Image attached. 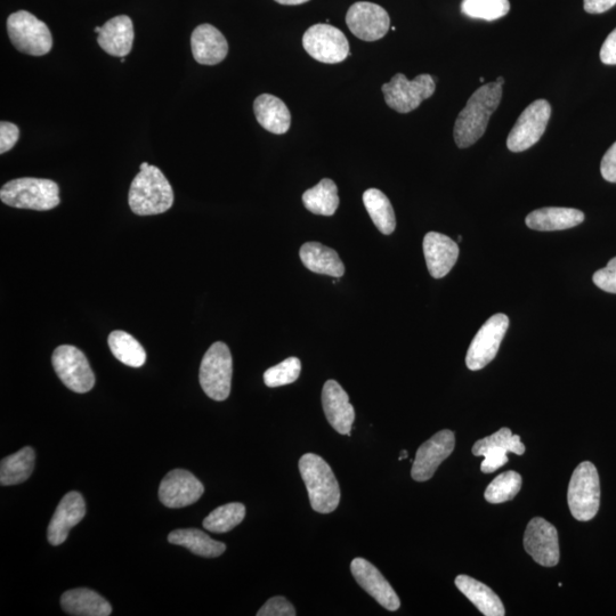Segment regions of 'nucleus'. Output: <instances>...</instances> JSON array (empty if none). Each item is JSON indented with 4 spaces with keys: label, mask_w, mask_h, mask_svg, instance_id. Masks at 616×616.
Returning <instances> with one entry per match:
<instances>
[{
    "label": "nucleus",
    "mask_w": 616,
    "mask_h": 616,
    "mask_svg": "<svg viewBox=\"0 0 616 616\" xmlns=\"http://www.w3.org/2000/svg\"><path fill=\"white\" fill-rule=\"evenodd\" d=\"M168 541L173 545L188 548L193 554L207 558L221 556L226 550L223 542L216 541L197 529L175 530L169 534Z\"/></svg>",
    "instance_id": "nucleus-28"
},
{
    "label": "nucleus",
    "mask_w": 616,
    "mask_h": 616,
    "mask_svg": "<svg viewBox=\"0 0 616 616\" xmlns=\"http://www.w3.org/2000/svg\"><path fill=\"white\" fill-rule=\"evenodd\" d=\"M205 486L196 476L184 469H174L162 480L159 499L168 508H184L197 502Z\"/></svg>",
    "instance_id": "nucleus-15"
},
{
    "label": "nucleus",
    "mask_w": 616,
    "mask_h": 616,
    "mask_svg": "<svg viewBox=\"0 0 616 616\" xmlns=\"http://www.w3.org/2000/svg\"><path fill=\"white\" fill-rule=\"evenodd\" d=\"M424 255L429 273L434 279H442L458 261V243L448 235L429 232L424 238Z\"/></svg>",
    "instance_id": "nucleus-20"
},
{
    "label": "nucleus",
    "mask_w": 616,
    "mask_h": 616,
    "mask_svg": "<svg viewBox=\"0 0 616 616\" xmlns=\"http://www.w3.org/2000/svg\"><path fill=\"white\" fill-rule=\"evenodd\" d=\"M305 51L316 61L336 64L350 55V44L342 31L330 24H315L303 37Z\"/></svg>",
    "instance_id": "nucleus-12"
},
{
    "label": "nucleus",
    "mask_w": 616,
    "mask_h": 616,
    "mask_svg": "<svg viewBox=\"0 0 616 616\" xmlns=\"http://www.w3.org/2000/svg\"><path fill=\"white\" fill-rule=\"evenodd\" d=\"M128 201L136 215H159L172 208L174 192L164 173L150 165L134 178Z\"/></svg>",
    "instance_id": "nucleus-2"
},
{
    "label": "nucleus",
    "mask_w": 616,
    "mask_h": 616,
    "mask_svg": "<svg viewBox=\"0 0 616 616\" xmlns=\"http://www.w3.org/2000/svg\"><path fill=\"white\" fill-rule=\"evenodd\" d=\"M585 221V214L578 209L547 207L534 210L526 217L530 229L550 232L575 228Z\"/></svg>",
    "instance_id": "nucleus-23"
},
{
    "label": "nucleus",
    "mask_w": 616,
    "mask_h": 616,
    "mask_svg": "<svg viewBox=\"0 0 616 616\" xmlns=\"http://www.w3.org/2000/svg\"><path fill=\"white\" fill-rule=\"evenodd\" d=\"M510 11L509 0H462L461 12L468 18L496 21Z\"/></svg>",
    "instance_id": "nucleus-35"
},
{
    "label": "nucleus",
    "mask_w": 616,
    "mask_h": 616,
    "mask_svg": "<svg viewBox=\"0 0 616 616\" xmlns=\"http://www.w3.org/2000/svg\"><path fill=\"white\" fill-rule=\"evenodd\" d=\"M435 89L432 76L420 75L409 80L403 74L395 75L382 87L388 107L400 113L418 109L421 103L435 93Z\"/></svg>",
    "instance_id": "nucleus-8"
},
{
    "label": "nucleus",
    "mask_w": 616,
    "mask_h": 616,
    "mask_svg": "<svg viewBox=\"0 0 616 616\" xmlns=\"http://www.w3.org/2000/svg\"><path fill=\"white\" fill-rule=\"evenodd\" d=\"M7 32L16 50L32 56L50 53L53 37L43 21L27 11H19L7 19Z\"/></svg>",
    "instance_id": "nucleus-7"
},
{
    "label": "nucleus",
    "mask_w": 616,
    "mask_h": 616,
    "mask_svg": "<svg viewBox=\"0 0 616 616\" xmlns=\"http://www.w3.org/2000/svg\"><path fill=\"white\" fill-rule=\"evenodd\" d=\"M595 285L606 293L616 294V257L604 269L594 274Z\"/></svg>",
    "instance_id": "nucleus-40"
},
{
    "label": "nucleus",
    "mask_w": 616,
    "mask_h": 616,
    "mask_svg": "<svg viewBox=\"0 0 616 616\" xmlns=\"http://www.w3.org/2000/svg\"><path fill=\"white\" fill-rule=\"evenodd\" d=\"M510 452L505 445H494L483 452L484 460L481 465V470L484 474L496 472L499 468L506 465L508 462L507 453Z\"/></svg>",
    "instance_id": "nucleus-38"
},
{
    "label": "nucleus",
    "mask_w": 616,
    "mask_h": 616,
    "mask_svg": "<svg viewBox=\"0 0 616 616\" xmlns=\"http://www.w3.org/2000/svg\"><path fill=\"white\" fill-rule=\"evenodd\" d=\"M97 42L102 50L112 56L125 58L131 53L134 43L133 21L127 15H119L105 22Z\"/></svg>",
    "instance_id": "nucleus-22"
},
{
    "label": "nucleus",
    "mask_w": 616,
    "mask_h": 616,
    "mask_svg": "<svg viewBox=\"0 0 616 616\" xmlns=\"http://www.w3.org/2000/svg\"><path fill=\"white\" fill-rule=\"evenodd\" d=\"M521 488V475L510 470L494 478L485 490L484 497L490 504H502V502L513 500Z\"/></svg>",
    "instance_id": "nucleus-34"
},
{
    "label": "nucleus",
    "mask_w": 616,
    "mask_h": 616,
    "mask_svg": "<svg viewBox=\"0 0 616 616\" xmlns=\"http://www.w3.org/2000/svg\"><path fill=\"white\" fill-rule=\"evenodd\" d=\"M351 571L360 587L366 590L371 597H374L377 603L385 607L386 610L394 612L400 609L399 596L396 595L395 590L375 565H372L367 559L355 558L351 564Z\"/></svg>",
    "instance_id": "nucleus-17"
},
{
    "label": "nucleus",
    "mask_w": 616,
    "mask_h": 616,
    "mask_svg": "<svg viewBox=\"0 0 616 616\" xmlns=\"http://www.w3.org/2000/svg\"><path fill=\"white\" fill-rule=\"evenodd\" d=\"M246 507L239 502L216 508L204 521V528L214 533H225L237 528L245 520Z\"/></svg>",
    "instance_id": "nucleus-33"
},
{
    "label": "nucleus",
    "mask_w": 616,
    "mask_h": 616,
    "mask_svg": "<svg viewBox=\"0 0 616 616\" xmlns=\"http://www.w3.org/2000/svg\"><path fill=\"white\" fill-rule=\"evenodd\" d=\"M301 371V360L289 358L267 370L264 374V383L271 388L293 384L301 376Z\"/></svg>",
    "instance_id": "nucleus-37"
},
{
    "label": "nucleus",
    "mask_w": 616,
    "mask_h": 616,
    "mask_svg": "<svg viewBox=\"0 0 616 616\" xmlns=\"http://www.w3.org/2000/svg\"><path fill=\"white\" fill-rule=\"evenodd\" d=\"M275 2H277V3L281 4V5L295 6V5L305 4L307 2H310V0H275Z\"/></svg>",
    "instance_id": "nucleus-45"
},
{
    "label": "nucleus",
    "mask_w": 616,
    "mask_h": 616,
    "mask_svg": "<svg viewBox=\"0 0 616 616\" xmlns=\"http://www.w3.org/2000/svg\"><path fill=\"white\" fill-rule=\"evenodd\" d=\"M497 83H498V84H500V85H504V83H505L504 78L499 77V78L497 79Z\"/></svg>",
    "instance_id": "nucleus-47"
},
{
    "label": "nucleus",
    "mask_w": 616,
    "mask_h": 616,
    "mask_svg": "<svg viewBox=\"0 0 616 616\" xmlns=\"http://www.w3.org/2000/svg\"><path fill=\"white\" fill-rule=\"evenodd\" d=\"M56 375L72 392L84 394L94 387L95 376L83 352L71 345H62L53 353Z\"/></svg>",
    "instance_id": "nucleus-9"
},
{
    "label": "nucleus",
    "mask_w": 616,
    "mask_h": 616,
    "mask_svg": "<svg viewBox=\"0 0 616 616\" xmlns=\"http://www.w3.org/2000/svg\"><path fill=\"white\" fill-rule=\"evenodd\" d=\"M502 99V85L497 81L477 89L470 96L466 107L460 112L453 129L456 144L460 149L472 147L485 134L490 118Z\"/></svg>",
    "instance_id": "nucleus-1"
},
{
    "label": "nucleus",
    "mask_w": 616,
    "mask_h": 616,
    "mask_svg": "<svg viewBox=\"0 0 616 616\" xmlns=\"http://www.w3.org/2000/svg\"><path fill=\"white\" fill-rule=\"evenodd\" d=\"M601 60L607 66L616 64V29L606 38L601 50Z\"/></svg>",
    "instance_id": "nucleus-43"
},
{
    "label": "nucleus",
    "mask_w": 616,
    "mask_h": 616,
    "mask_svg": "<svg viewBox=\"0 0 616 616\" xmlns=\"http://www.w3.org/2000/svg\"><path fill=\"white\" fill-rule=\"evenodd\" d=\"M508 327V316L501 313L483 324L468 348L466 364L469 370H481L496 358Z\"/></svg>",
    "instance_id": "nucleus-10"
},
{
    "label": "nucleus",
    "mask_w": 616,
    "mask_h": 616,
    "mask_svg": "<svg viewBox=\"0 0 616 616\" xmlns=\"http://www.w3.org/2000/svg\"><path fill=\"white\" fill-rule=\"evenodd\" d=\"M86 515L85 499L79 492L72 491L60 501L58 508L48 525L47 537L52 546H60L69 537L72 528H75Z\"/></svg>",
    "instance_id": "nucleus-18"
},
{
    "label": "nucleus",
    "mask_w": 616,
    "mask_h": 616,
    "mask_svg": "<svg viewBox=\"0 0 616 616\" xmlns=\"http://www.w3.org/2000/svg\"><path fill=\"white\" fill-rule=\"evenodd\" d=\"M233 360L228 345L217 342L210 346L200 366V385L207 396L225 401L231 393Z\"/></svg>",
    "instance_id": "nucleus-6"
},
{
    "label": "nucleus",
    "mask_w": 616,
    "mask_h": 616,
    "mask_svg": "<svg viewBox=\"0 0 616 616\" xmlns=\"http://www.w3.org/2000/svg\"><path fill=\"white\" fill-rule=\"evenodd\" d=\"M19 127L3 121L0 124V153L4 154L14 148L16 142L19 141Z\"/></svg>",
    "instance_id": "nucleus-41"
},
{
    "label": "nucleus",
    "mask_w": 616,
    "mask_h": 616,
    "mask_svg": "<svg viewBox=\"0 0 616 616\" xmlns=\"http://www.w3.org/2000/svg\"><path fill=\"white\" fill-rule=\"evenodd\" d=\"M296 610L285 597H273L257 612V616H295Z\"/></svg>",
    "instance_id": "nucleus-39"
},
{
    "label": "nucleus",
    "mask_w": 616,
    "mask_h": 616,
    "mask_svg": "<svg viewBox=\"0 0 616 616\" xmlns=\"http://www.w3.org/2000/svg\"><path fill=\"white\" fill-rule=\"evenodd\" d=\"M306 269L316 274L329 275V277L342 278L345 274V265L337 251L320 242H306L299 251Z\"/></svg>",
    "instance_id": "nucleus-25"
},
{
    "label": "nucleus",
    "mask_w": 616,
    "mask_h": 616,
    "mask_svg": "<svg viewBox=\"0 0 616 616\" xmlns=\"http://www.w3.org/2000/svg\"><path fill=\"white\" fill-rule=\"evenodd\" d=\"M567 501L575 520L588 522L597 515L601 505V484L594 464L585 461L574 470Z\"/></svg>",
    "instance_id": "nucleus-5"
},
{
    "label": "nucleus",
    "mask_w": 616,
    "mask_h": 616,
    "mask_svg": "<svg viewBox=\"0 0 616 616\" xmlns=\"http://www.w3.org/2000/svg\"><path fill=\"white\" fill-rule=\"evenodd\" d=\"M191 48L194 60L204 66H216L229 53V44L222 32L207 23L194 29Z\"/></svg>",
    "instance_id": "nucleus-21"
},
{
    "label": "nucleus",
    "mask_w": 616,
    "mask_h": 616,
    "mask_svg": "<svg viewBox=\"0 0 616 616\" xmlns=\"http://www.w3.org/2000/svg\"><path fill=\"white\" fill-rule=\"evenodd\" d=\"M108 344L115 358L128 367L140 368L147 361L143 346L125 331L111 332Z\"/></svg>",
    "instance_id": "nucleus-32"
},
{
    "label": "nucleus",
    "mask_w": 616,
    "mask_h": 616,
    "mask_svg": "<svg viewBox=\"0 0 616 616\" xmlns=\"http://www.w3.org/2000/svg\"><path fill=\"white\" fill-rule=\"evenodd\" d=\"M462 240L461 235H459L458 237V241L460 242Z\"/></svg>",
    "instance_id": "nucleus-50"
},
{
    "label": "nucleus",
    "mask_w": 616,
    "mask_h": 616,
    "mask_svg": "<svg viewBox=\"0 0 616 616\" xmlns=\"http://www.w3.org/2000/svg\"><path fill=\"white\" fill-rule=\"evenodd\" d=\"M364 206L372 222L385 235L392 234L396 228V218L391 201L377 189H369L363 194Z\"/></svg>",
    "instance_id": "nucleus-31"
},
{
    "label": "nucleus",
    "mask_w": 616,
    "mask_h": 616,
    "mask_svg": "<svg viewBox=\"0 0 616 616\" xmlns=\"http://www.w3.org/2000/svg\"><path fill=\"white\" fill-rule=\"evenodd\" d=\"M120 61H121V63H125L126 60H125V58H121Z\"/></svg>",
    "instance_id": "nucleus-49"
},
{
    "label": "nucleus",
    "mask_w": 616,
    "mask_h": 616,
    "mask_svg": "<svg viewBox=\"0 0 616 616\" xmlns=\"http://www.w3.org/2000/svg\"><path fill=\"white\" fill-rule=\"evenodd\" d=\"M0 199L7 206L38 212L54 209L61 202L58 184L44 178L31 177L6 183L0 190Z\"/></svg>",
    "instance_id": "nucleus-4"
},
{
    "label": "nucleus",
    "mask_w": 616,
    "mask_h": 616,
    "mask_svg": "<svg viewBox=\"0 0 616 616\" xmlns=\"http://www.w3.org/2000/svg\"><path fill=\"white\" fill-rule=\"evenodd\" d=\"M494 445H505L510 452L515 455L522 456L525 452V445L521 442V437L513 435L509 428H501L497 433L485 437L477 441L473 447V453L476 457H482L486 449L494 447Z\"/></svg>",
    "instance_id": "nucleus-36"
},
{
    "label": "nucleus",
    "mask_w": 616,
    "mask_h": 616,
    "mask_svg": "<svg viewBox=\"0 0 616 616\" xmlns=\"http://www.w3.org/2000/svg\"><path fill=\"white\" fill-rule=\"evenodd\" d=\"M409 455H408V451L403 450L401 453V457L399 458V460H404V459H408Z\"/></svg>",
    "instance_id": "nucleus-46"
},
{
    "label": "nucleus",
    "mask_w": 616,
    "mask_h": 616,
    "mask_svg": "<svg viewBox=\"0 0 616 616\" xmlns=\"http://www.w3.org/2000/svg\"><path fill=\"white\" fill-rule=\"evenodd\" d=\"M254 112L258 124L267 132L283 135L289 131L290 111L279 97L271 94L259 95L254 102Z\"/></svg>",
    "instance_id": "nucleus-24"
},
{
    "label": "nucleus",
    "mask_w": 616,
    "mask_h": 616,
    "mask_svg": "<svg viewBox=\"0 0 616 616\" xmlns=\"http://www.w3.org/2000/svg\"><path fill=\"white\" fill-rule=\"evenodd\" d=\"M601 173L605 181L616 183V142L602 159Z\"/></svg>",
    "instance_id": "nucleus-42"
},
{
    "label": "nucleus",
    "mask_w": 616,
    "mask_h": 616,
    "mask_svg": "<svg viewBox=\"0 0 616 616\" xmlns=\"http://www.w3.org/2000/svg\"><path fill=\"white\" fill-rule=\"evenodd\" d=\"M348 29L364 42H376L391 28V18L385 8L374 3L359 2L350 7L346 15Z\"/></svg>",
    "instance_id": "nucleus-13"
},
{
    "label": "nucleus",
    "mask_w": 616,
    "mask_h": 616,
    "mask_svg": "<svg viewBox=\"0 0 616 616\" xmlns=\"http://www.w3.org/2000/svg\"><path fill=\"white\" fill-rule=\"evenodd\" d=\"M551 107L546 100L533 102L516 121L507 139V148L512 152H524L537 144L545 134Z\"/></svg>",
    "instance_id": "nucleus-11"
},
{
    "label": "nucleus",
    "mask_w": 616,
    "mask_h": 616,
    "mask_svg": "<svg viewBox=\"0 0 616 616\" xmlns=\"http://www.w3.org/2000/svg\"><path fill=\"white\" fill-rule=\"evenodd\" d=\"M303 202L305 208L315 215H335L339 206L337 185L329 178H323L318 185L303 194Z\"/></svg>",
    "instance_id": "nucleus-30"
},
{
    "label": "nucleus",
    "mask_w": 616,
    "mask_h": 616,
    "mask_svg": "<svg viewBox=\"0 0 616 616\" xmlns=\"http://www.w3.org/2000/svg\"><path fill=\"white\" fill-rule=\"evenodd\" d=\"M150 165L148 164V162H143V164L141 165V170L148 168Z\"/></svg>",
    "instance_id": "nucleus-48"
},
{
    "label": "nucleus",
    "mask_w": 616,
    "mask_h": 616,
    "mask_svg": "<svg viewBox=\"0 0 616 616\" xmlns=\"http://www.w3.org/2000/svg\"><path fill=\"white\" fill-rule=\"evenodd\" d=\"M524 548L538 564L556 566L559 562V545L555 526L543 518H533L524 534Z\"/></svg>",
    "instance_id": "nucleus-16"
},
{
    "label": "nucleus",
    "mask_w": 616,
    "mask_h": 616,
    "mask_svg": "<svg viewBox=\"0 0 616 616\" xmlns=\"http://www.w3.org/2000/svg\"><path fill=\"white\" fill-rule=\"evenodd\" d=\"M322 405L324 415L336 432L351 436L355 411L350 397L336 380H328L323 386Z\"/></svg>",
    "instance_id": "nucleus-19"
},
{
    "label": "nucleus",
    "mask_w": 616,
    "mask_h": 616,
    "mask_svg": "<svg viewBox=\"0 0 616 616\" xmlns=\"http://www.w3.org/2000/svg\"><path fill=\"white\" fill-rule=\"evenodd\" d=\"M585 10L590 14L605 13L616 5V0H585Z\"/></svg>",
    "instance_id": "nucleus-44"
},
{
    "label": "nucleus",
    "mask_w": 616,
    "mask_h": 616,
    "mask_svg": "<svg viewBox=\"0 0 616 616\" xmlns=\"http://www.w3.org/2000/svg\"><path fill=\"white\" fill-rule=\"evenodd\" d=\"M299 472L313 510L320 514L335 512L340 502V488L328 462L314 453H306L299 460Z\"/></svg>",
    "instance_id": "nucleus-3"
},
{
    "label": "nucleus",
    "mask_w": 616,
    "mask_h": 616,
    "mask_svg": "<svg viewBox=\"0 0 616 616\" xmlns=\"http://www.w3.org/2000/svg\"><path fill=\"white\" fill-rule=\"evenodd\" d=\"M35 458V451L30 447L4 458L0 465V483L10 486L26 482L34 472Z\"/></svg>",
    "instance_id": "nucleus-29"
},
{
    "label": "nucleus",
    "mask_w": 616,
    "mask_h": 616,
    "mask_svg": "<svg viewBox=\"0 0 616 616\" xmlns=\"http://www.w3.org/2000/svg\"><path fill=\"white\" fill-rule=\"evenodd\" d=\"M455 445V433L449 431V429H444V431L435 434L432 439L421 445L411 469L413 480L417 482L431 480L437 468L455 450Z\"/></svg>",
    "instance_id": "nucleus-14"
},
{
    "label": "nucleus",
    "mask_w": 616,
    "mask_h": 616,
    "mask_svg": "<svg viewBox=\"0 0 616 616\" xmlns=\"http://www.w3.org/2000/svg\"><path fill=\"white\" fill-rule=\"evenodd\" d=\"M64 612L76 616H108L112 607L108 601L87 588L69 590L61 597Z\"/></svg>",
    "instance_id": "nucleus-26"
},
{
    "label": "nucleus",
    "mask_w": 616,
    "mask_h": 616,
    "mask_svg": "<svg viewBox=\"0 0 616 616\" xmlns=\"http://www.w3.org/2000/svg\"><path fill=\"white\" fill-rule=\"evenodd\" d=\"M456 586L483 615L504 616L506 614L501 599L484 583L468 575H459L456 579Z\"/></svg>",
    "instance_id": "nucleus-27"
}]
</instances>
